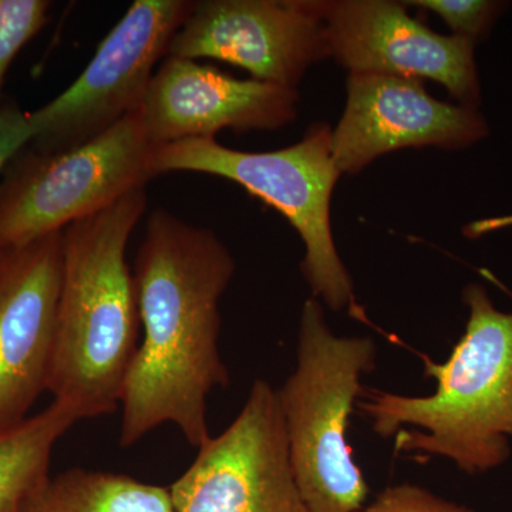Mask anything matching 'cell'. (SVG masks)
<instances>
[{"label":"cell","mask_w":512,"mask_h":512,"mask_svg":"<svg viewBox=\"0 0 512 512\" xmlns=\"http://www.w3.org/2000/svg\"><path fill=\"white\" fill-rule=\"evenodd\" d=\"M235 269L234 256L211 229L163 208L151 212L134 262L144 338L121 396V447L165 423L192 447L211 439L208 396L229 384L218 343L220 299Z\"/></svg>","instance_id":"cell-1"},{"label":"cell","mask_w":512,"mask_h":512,"mask_svg":"<svg viewBox=\"0 0 512 512\" xmlns=\"http://www.w3.org/2000/svg\"><path fill=\"white\" fill-rule=\"evenodd\" d=\"M146 188L63 229V275L47 392L80 420L116 412L137 355L140 313L128 239Z\"/></svg>","instance_id":"cell-2"},{"label":"cell","mask_w":512,"mask_h":512,"mask_svg":"<svg viewBox=\"0 0 512 512\" xmlns=\"http://www.w3.org/2000/svg\"><path fill=\"white\" fill-rule=\"evenodd\" d=\"M466 332L444 363L424 356L437 382L430 396L363 390L357 407L396 448L453 461L470 476L507 463L512 439V312L495 308L483 285L463 291Z\"/></svg>","instance_id":"cell-3"},{"label":"cell","mask_w":512,"mask_h":512,"mask_svg":"<svg viewBox=\"0 0 512 512\" xmlns=\"http://www.w3.org/2000/svg\"><path fill=\"white\" fill-rule=\"evenodd\" d=\"M375 342L338 336L323 303L309 298L299 322L296 367L278 390L293 477L309 512H359L369 487L346 439L362 396V377L376 367Z\"/></svg>","instance_id":"cell-4"},{"label":"cell","mask_w":512,"mask_h":512,"mask_svg":"<svg viewBox=\"0 0 512 512\" xmlns=\"http://www.w3.org/2000/svg\"><path fill=\"white\" fill-rule=\"evenodd\" d=\"M154 177L201 173L241 185L281 212L305 245L302 274L313 298L342 311L355 299L352 276L343 264L332 231V195L342 177L332 154V128L315 123L302 140L275 151H241L215 138H188L154 147Z\"/></svg>","instance_id":"cell-5"},{"label":"cell","mask_w":512,"mask_h":512,"mask_svg":"<svg viewBox=\"0 0 512 512\" xmlns=\"http://www.w3.org/2000/svg\"><path fill=\"white\" fill-rule=\"evenodd\" d=\"M153 148L140 110L70 150L26 146L0 180V249L22 248L62 232L146 188L153 178Z\"/></svg>","instance_id":"cell-6"},{"label":"cell","mask_w":512,"mask_h":512,"mask_svg":"<svg viewBox=\"0 0 512 512\" xmlns=\"http://www.w3.org/2000/svg\"><path fill=\"white\" fill-rule=\"evenodd\" d=\"M190 0H136L101 40L86 69L66 90L29 111L35 138L29 146L64 151L82 146L136 113L158 60L194 9Z\"/></svg>","instance_id":"cell-7"},{"label":"cell","mask_w":512,"mask_h":512,"mask_svg":"<svg viewBox=\"0 0 512 512\" xmlns=\"http://www.w3.org/2000/svg\"><path fill=\"white\" fill-rule=\"evenodd\" d=\"M168 490L174 512H309L293 477L278 390L256 380L237 419L198 448Z\"/></svg>","instance_id":"cell-8"},{"label":"cell","mask_w":512,"mask_h":512,"mask_svg":"<svg viewBox=\"0 0 512 512\" xmlns=\"http://www.w3.org/2000/svg\"><path fill=\"white\" fill-rule=\"evenodd\" d=\"M167 56L241 67L259 82L298 89L313 64L328 59L315 0L195 2Z\"/></svg>","instance_id":"cell-9"},{"label":"cell","mask_w":512,"mask_h":512,"mask_svg":"<svg viewBox=\"0 0 512 512\" xmlns=\"http://www.w3.org/2000/svg\"><path fill=\"white\" fill-rule=\"evenodd\" d=\"M329 56L349 73L393 74L429 79L446 87L458 103L477 109L481 101L474 43L444 36L390 0H315Z\"/></svg>","instance_id":"cell-10"},{"label":"cell","mask_w":512,"mask_h":512,"mask_svg":"<svg viewBox=\"0 0 512 512\" xmlns=\"http://www.w3.org/2000/svg\"><path fill=\"white\" fill-rule=\"evenodd\" d=\"M345 111L332 130L340 173L357 174L402 148L461 150L483 140L488 124L477 109L434 99L421 80L349 73Z\"/></svg>","instance_id":"cell-11"},{"label":"cell","mask_w":512,"mask_h":512,"mask_svg":"<svg viewBox=\"0 0 512 512\" xmlns=\"http://www.w3.org/2000/svg\"><path fill=\"white\" fill-rule=\"evenodd\" d=\"M63 275V231L0 261V433L28 419L47 392Z\"/></svg>","instance_id":"cell-12"},{"label":"cell","mask_w":512,"mask_h":512,"mask_svg":"<svg viewBox=\"0 0 512 512\" xmlns=\"http://www.w3.org/2000/svg\"><path fill=\"white\" fill-rule=\"evenodd\" d=\"M298 89L241 80L211 64L167 56L140 109L151 146L188 138L276 131L298 119Z\"/></svg>","instance_id":"cell-13"},{"label":"cell","mask_w":512,"mask_h":512,"mask_svg":"<svg viewBox=\"0 0 512 512\" xmlns=\"http://www.w3.org/2000/svg\"><path fill=\"white\" fill-rule=\"evenodd\" d=\"M22 512H174L170 490L124 474L72 468L49 477Z\"/></svg>","instance_id":"cell-14"},{"label":"cell","mask_w":512,"mask_h":512,"mask_svg":"<svg viewBox=\"0 0 512 512\" xmlns=\"http://www.w3.org/2000/svg\"><path fill=\"white\" fill-rule=\"evenodd\" d=\"M79 416L53 400L42 412L0 433V512H22L30 495L50 477L57 441Z\"/></svg>","instance_id":"cell-15"},{"label":"cell","mask_w":512,"mask_h":512,"mask_svg":"<svg viewBox=\"0 0 512 512\" xmlns=\"http://www.w3.org/2000/svg\"><path fill=\"white\" fill-rule=\"evenodd\" d=\"M50 5L46 0H0V103L10 64L45 28Z\"/></svg>","instance_id":"cell-16"},{"label":"cell","mask_w":512,"mask_h":512,"mask_svg":"<svg viewBox=\"0 0 512 512\" xmlns=\"http://www.w3.org/2000/svg\"><path fill=\"white\" fill-rule=\"evenodd\" d=\"M403 3L436 13L453 36L463 37L474 45L490 33L495 20L504 12V3L491 0H410Z\"/></svg>","instance_id":"cell-17"},{"label":"cell","mask_w":512,"mask_h":512,"mask_svg":"<svg viewBox=\"0 0 512 512\" xmlns=\"http://www.w3.org/2000/svg\"><path fill=\"white\" fill-rule=\"evenodd\" d=\"M359 512H476L464 505L451 503L426 488L414 484H397L377 495L372 504Z\"/></svg>","instance_id":"cell-18"},{"label":"cell","mask_w":512,"mask_h":512,"mask_svg":"<svg viewBox=\"0 0 512 512\" xmlns=\"http://www.w3.org/2000/svg\"><path fill=\"white\" fill-rule=\"evenodd\" d=\"M33 138L35 131L29 111L20 109L15 101L3 100L0 103V174Z\"/></svg>","instance_id":"cell-19"},{"label":"cell","mask_w":512,"mask_h":512,"mask_svg":"<svg viewBox=\"0 0 512 512\" xmlns=\"http://www.w3.org/2000/svg\"><path fill=\"white\" fill-rule=\"evenodd\" d=\"M3 254H5V251H2V249H0V261H2Z\"/></svg>","instance_id":"cell-20"}]
</instances>
